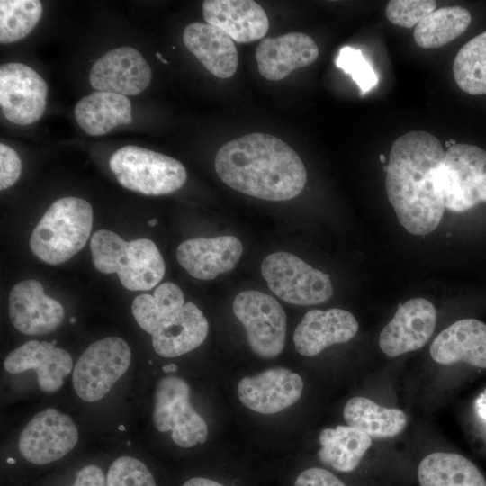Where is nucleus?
Listing matches in <instances>:
<instances>
[{"instance_id":"obj_1","label":"nucleus","mask_w":486,"mask_h":486,"mask_svg":"<svg viewBox=\"0 0 486 486\" xmlns=\"http://www.w3.org/2000/svg\"><path fill=\"white\" fill-rule=\"evenodd\" d=\"M445 151L439 140L422 130H412L392 145L385 187L400 223L412 235L435 230L445 205L433 181Z\"/></svg>"},{"instance_id":"obj_2","label":"nucleus","mask_w":486,"mask_h":486,"mask_svg":"<svg viewBox=\"0 0 486 486\" xmlns=\"http://www.w3.org/2000/svg\"><path fill=\"white\" fill-rule=\"evenodd\" d=\"M215 170L220 180L242 194L267 201L299 195L307 182L299 155L282 140L250 133L224 144L217 152Z\"/></svg>"},{"instance_id":"obj_3","label":"nucleus","mask_w":486,"mask_h":486,"mask_svg":"<svg viewBox=\"0 0 486 486\" xmlns=\"http://www.w3.org/2000/svg\"><path fill=\"white\" fill-rule=\"evenodd\" d=\"M90 249L94 267L104 274H117L128 290H150L165 274L163 256L150 239L125 241L111 230H100L92 235Z\"/></svg>"},{"instance_id":"obj_4","label":"nucleus","mask_w":486,"mask_h":486,"mask_svg":"<svg viewBox=\"0 0 486 486\" xmlns=\"http://www.w3.org/2000/svg\"><path fill=\"white\" fill-rule=\"evenodd\" d=\"M92 225L93 209L87 201L78 197L58 199L32 230L31 250L49 265L62 264L86 244Z\"/></svg>"},{"instance_id":"obj_5","label":"nucleus","mask_w":486,"mask_h":486,"mask_svg":"<svg viewBox=\"0 0 486 486\" xmlns=\"http://www.w3.org/2000/svg\"><path fill=\"white\" fill-rule=\"evenodd\" d=\"M445 208L462 212L486 202V151L470 144L448 148L433 175Z\"/></svg>"},{"instance_id":"obj_6","label":"nucleus","mask_w":486,"mask_h":486,"mask_svg":"<svg viewBox=\"0 0 486 486\" xmlns=\"http://www.w3.org/2000/svg\"><path fill=\"white\" fill-rule=\"evenodd\" d=\"M109 166L122 186L144 195L172 194L186 181V170L181 162L134 145L112 153Z\"/></svg>"},{"instance_id":"obj_7","label":"nucleus","mask_w":486,"mask_h":486,"mask_svg":"<svg viewBox=\"0 0 486 486\" xmlns=\"http://www.w3.org/2000/svg\"><path fill=\"white\" fill-rule=\"evenodd\" d=\"M261 273L269 289L291 304H320L333 293L327 274L288 252L278 251L267 256L262 262Z\"/></svg>"},{"instance_id":"obj_8","label":"nucleus","mask_w":486,"mask_h":486,"mask_svg":"<svg viewBox=\"0 0 486 486\" xmlns=\"http://www.w3.org/2000/svg\"><path fill=\"white\" fill-rule=\"evenodd\" d=\"M130 358V348L121 338L107 337L92 343L74 366L75 392L86 402L101 400L126 373Z\"/></svg>"},{"instance_id":"obj_9","label":"nucleus","mask_w":486,"mask_h":486,"mask_svg":"<svg viewBox=\"0 0 486 486\" xmlns=\"http://www.w3.org/2000/svg\"><path fill=\"white\" fill-rule=\"evenodd\" d=\"M153 422L158 431H171L181 447L203 444L208 436L206 421L191 404L190 386L178 376H166L157 383Z\"/></svg>"},{"instance_id":"obj_10","label":"nucleus","mask_w":486,"mask_h":486,"mask_svg":"<svg viewBox=\"0 0 486 486\" xmlns=\"http://www.w3.org/2000/svg\"><path fill=\"white\" fill-rule=\"evenodd\" d=\"M233 312L246 329L251 350L260 357L273 358L284 350L286 314L271 295L243 291L233 301Z\"/></svg>"},{"instance_id":"obj_11","label":"nucleus","mask_w":486,"mask_h":486,"mask_svg":"<svg viewBox=\"0 0 486 486\" xmlns=\"http://www.w3.org/2000/svg\"><path fill=\"white\" fill-rule=\"evenodd\" d=\"M78 431L73 419L56 409L37 413L22 431L18 447L34 464H47L68 454L76 445Z\"/></svg>"},{"instance_id":"obj_12","label":"nucleus","mask_w":486,"mask_h":486,"mask_svg":"<svg viewBox=\"0 0 486 486\" xmlns=\"http://www.w3.org/2000/svg\"><path fill=\"white\" fill-rule=\"evenodd\" d=\"M48 86L34 69L19 62L0 67V107L11 122L29 125L39 121L46 108Z\"/></svg>"},{"instance_id":"obj_13","label":"nucleus","mask_w":486,"mask_h":486,"mask_svg":"<svg viewBox=\"0 0 486 486\" xmlns=\"http://www.w3.org/2000/svg\"><path fill=\"white\" fill-rule=\"evenodd\" d=\"M436 310L427 299L414 298L400 304L392 320L379 336L382 351L391 357L421 348L431 338Z\"/></svg>"},{"instance_id":"obj_14","label":"nucleus","mask_w":486,"mask_h":486,"mask_svg":"<svg viewBox=\"0 0 486 486\" xmlns=\"http://www.w3.org/2000/svg\"><path fill=\"white\" fill-rule=\"evenodd\" d=\"M151 76V68L140 52L131 47H121L106 52L94 63L89 80L97 91L130 96L143 92Z\"/></svg>"},{"instance_id":"obj_15","label":"nucleus","mask_w":486,"mask_h":486,"mask_svg":"<svg viewBox=\"0 0 486 486\" xmlns=\"http://www.w3.org/2000/svg\"><path fill=\"white\" fill-rule=\"evenodd\" d=\"M303 389L302 377L284 367L267 369L242 378L238 396L248 409L261 414H274L294 404Z\"/></svg>"},{"instance_id":"obj_16","label":"nucleus","mask_w":486,"mask_h":486,"mask_svg":"<svg viewBox=\"0 0 486 486\" xmlns=\"http://www.w3.org/2000/svg\"><path fill=\"white\" fill-rule=\"evenodd\" d=\"M9 318L13 326L25 335H45L54 331L64 320L63 306L44 292L34 279L21 281L9 293Z\"/></svg>"},{"instance_id":"obj_17","label":"nucleus","mask_w":486,"mask_h":486,"mask_svg":"<svg viewBox=\"0 0 486 486\" xmlns=\"http://www.w3.org/2000/svg\"><path fill=\"white\" fill-rule=\"evenodd\" d=\"M56 343L30 340L8 354L4 367L14 374L33 369L41 391L57 392L71 373L73 359L68 351L56 347Z\"/></svg>"},{"instance_id":"obj_18","label":"nucleus","mask_w":486,"mask_h":486,"mask_svg":"<svg viewBox=\"0 0 486 486\" xmlns=\"http://www.w3.org/2000/svg\"><path fill=\"white\" fill-rule=\"evenodd\" d=\"M242 252V244L234 236L200 237L182 242L176 258L190 275L207 281L232 270Z\"/></svg>"},{"instance_id":"obj_19","label":"nucleus","mask_w":486,"mask_h":486,"mask_svg":"<svg viewBox=\"0 0 486 486\" xmlns=\"http://www.w3.org/2000/svg\"><path fill=\"white\" fill-rule=\"evenodd\" d=\"M358 328L356 319L348 310L339 308L310 310L294 330V346L299 354L314 356L329 346L351 340Z\"/></svg>"},{"instance_id":"obj_20","label":"nucleus","mask_w":486,"mask_h":486,"mask_svg":"<svg viewBox=\"0 0 486 486\" xmlns=\"http://www.w3.org/2000/svg\"><path fill=\"white\" fill-rule=\"evenodd\" d=\"M318 57L315 40L302 32L265 39L256 50L259 73L273 81L284 79L296 68L312 64Z\"/></svg>"},{"instance_id":"obj_21","label":"nucleus","mask_w":486,"mask_h":486,"mask_svg":"<svg viewBox=\"0 0 486 486\" xmlns=\"http://www.w3.org/2000/svg\"><path fill=\"white\" fill-rule=\"evenodd\" d=\"M202 14L207 23L220 28L238 43L260 40L269 29L265 10L252 0H206Z\"/></svg>"},{"instance_id":"obj_22","label":"nucleus","mask_w":486,"mask_h":486,"mask_svg":"<svg viewBox=\"0 0 486 486\" xmlns=\"http://www.w3.org/2000/svg\"><path fill=\"white\" fill-rule=\"evenodd\" d=\"M430 355L442 364L464 362L486 368V325L475 319L455 321L433 340Z\"/></svg>"},{"instance_id":"obj_23","label":"nucleus","mask_w":486,"mask_h":486,"mask_svg":"<svg viewBox=\"0 0 486 486\" xmlns=\"http://www.w3.org/2000/svg\"><path fill=\"white\" fill-rule=\"evenodd\" d=\"M183 41L213 76L229 78L236 73L237 48L233 40L220 28L207 22L190 23L184 30Z\"/></svg>"},{"instance_id":"obj_24","label":"nucleus","mask_w":486,"mask_h":486,"mask_svg":"<svg viewBox=\"0 0 486 486\" xmlns=\"http://www.w3.org/2000/svg\"><path fill=\"white\" fill-rule=\"evenodd\" d=\"M208 331L206 317L189 302L173 321L159 327L151 335L153 348L160 356L176 357L201 346Z\"/></svg>"},{"instance_id":"obj_25","label":"nucleus","mask_w":486,"mask_h":486,"mask_svg":"<svg viewBox=\"0 0 486 486\" xmlns=\"http://www.w3.org/2000/svg\"><path fill=\"white\" fill-rule=\"evenodd\" d=\"M75 117L86 133L101 136L116 126L131 122V104L125 95L95 91L77 102Z\"/></svg>"},{"instance_id":"obj_26","label":"nucleus","mask_w":486,"mask_h":486,"mask_svg":"<svg viewBox=\"0 0 486 486\" xmlns=\"http://www.w3.org/2000/svg\"><path fill=\"white\" fill-rule=\"evenodd\" d=\"M319 441L320 462L344 472L355 470L372 445L368 435L350 426L325 428L320 432Z\"/></svg>"},{"instance_id":"obj_27","label":"nucleus","mask_w":486,"mask_h":486,"mask_svg":"<svg viewBox=\"0 0 486 486\" xmlns=\"http://www.w3.org/2000/svg\"><path fill=\"white\" fill-rule=\"evenodd\" d=\"M348 426L371 438H388L401 433L407 426V416L400 409L385 408L365 397H353L343 411Z\"/></svg>"},{"instance_id":"obj_28","label":"nucleus","mask_w":486,"mask_h":486,"mask_svg":"<svg viewBox=\"0 0 486 486\" xmlns=\"http://www.w3.org/2000/svg\"><path fill=\"white\" fill-rule=\"evenodd\" d=\"M420 486H486L480 470L464 456L454 453L436 452L419 464Z\"/></svg>"},{"instance_id":"obj_29","label":"nucleus","mask_w":486,"mask_h":486,"mask_svg":"<svg viewBox=\"0 0 486 486\" xmlns=\"http://www.w3.org/2000/svg\"><path fill=\"white\" fill-rule=\"evenodd\" d=\"M184 305V297L178 285L163 283L153 295L142 293L132 302V315L139 326L152 335L159 327L173 321Z\"/></svg>"},{"instance_id":"obj_30","label":"nucleus","mask_w":486,"mask_h":486,"mask_svg":"<svg viewBox=\"0 0 486 486\" xmlns=\"http://www.w3.org/2000/svg\"><path fill=\"white\" fill-rule=\"evenodd\" d=\"M471 20L470 12L459 5L436 9L415 26V42L423 49L443 47L462 35Z\"/></svg>"},{"instance_id":"obj_31","label":"nucleus","mask_w":486,"mask_h":486,"mask_svg":"<svg viewBox=\"0 0 486 486\" xmlns=\"http://www.w3.org/2000/svg\"><path fill=\"white\" fill-rule=\"evenodd\" d=\"M454 78L465 93L486 94V31L470 40L456 54Z\"/></svg>"},{"instance_id":"obj_32","label":"nucleus","mask_w":486,"mask_h":486,"mask_svg":"<svg viewBox=\"0 0 486 486\" xmlns=\"http://www.w3.org/2000/svg\"><path fill=\"white\" fill-rule=\"evenodd\" d=\"M41 14L42 5L38 0H1L0 42L13 43L26 37Z\"/></svg>"},{"instance_id":"obj_33","label":"nucleus","mask_w":486,"mask_h":486,"mask_svg":"<svg viewBox=\"0 0 486 486\" xmlns=\"http://www.w3.org/2000/svg\"><path fill=\"white\" fill-rule=\"evenodd\" d=\"M106 486H156V482L143 462L131 456H121L108 470Z\"/></svg>"},{"instance_id":"obj_34","label":"nucleus","mask_w":486,"mask_h":486,"mask_svg":"<svg viewBox=\"0 0 486 486\" xmlns=\"http://www.w3.org/2000/svg\"><path fill=\"white\" fill-rule=\"evenodd\" d=\"M336 66L351 76L364 95L378 83V76L361 50L353 47H342L336 58Z\"/></svg>"},{"instance_id":"obj_35","label":"nucleus","mask_w":486,"mask_h":486,"mask_svg":"<svg viewBox=\"0 0 486 486\" xmlns=\"http://www.w3.org/2000/svg\"><path fill=\"white\" fill-rule=\"evenodd\" d=\"M436 8L434 0H392L388 2L385 13L392 23L411 28Z\"/></svg>"},{"instance_id":"obj_36","label":"nucleus","mask_w":486,"mask_h":486,"mask_svg":"<svg viewBox=\"0 0 486 486\" xmlns=\"http://www.w3.org/2000/svg\"><path fill=\"white\" fill-rule=\"evenodd\" d=\"M22 172V162L16 151L6 144H0V189L14 185Z\"/></svg>"},{"instance_id":"obj_37","label":"nucleus","mask_w":486,"mask_h":486,"mask_svg":"<svg viewBox=\"0 0 486 486\" xmlns=\"http://www.w3.org/2000/svg\"><path fill=\"white\" fill-rule=\"evenodd\" d=\"M294 486H346L336 475L323 468L311 467L301 472Z\"/></svg>"},{"instance_id":"obj_38","label":"nucleus","mask_w":486,"mask_h":486,"mask_svg":"<svg viewBox=\"0 0 486 486\" xmlns=\"http://www.w3.org/2000/svg\"><path fill=\"white\" fill-rule=\"evenodd\" d=\"M73 486H106V479L99 466L86 465L77 472Z\"/></svg>"},{"instance_id":"obj_39","label":"nucleus","mask_w":486,"mask_h":486,"mask_svg":"<svg viewBox=\"0 0 486 486\" xmlns=\"http://www.w3.org/2000/svg\"><path fill=\"white\" fill-rule=\"evenodd\" d=\"M475 412L486 427V390L475 400Z\"/></svg>"},{"instance_id":"obj_40","label":"nucleus","mask_w":486,"mask_h":486,"mask_svg":"<svg viewBox=\"0 0 486 486\" xmlns=\"http://www.w3.org/2000/svg\"><path fill=\"white\" fill-rule=\"evenodd\" d=\"M183 486H224L221 483L203 477H194L187 480Z\"/></svg>"},{"instance_id":"obj_41","label":"nucleus","mask_w":486,"mask_h":486,"mask_svg":"<svg viewBox=\"0 0 486 486\" xmlns=\"http://www.w3.org/2000/svg\"><path fill=\"white\" fill-rule=\"evenodd\" d=\"M162 370H163V372H165L166 374L174 373V372H176L177 365L175 364H166L162 367Z\"/></svg>"},{"instance_id":"obj_42","label":"nucleus","mask_w":486,"mask_h":486,"mask_svg":"<svg viewBox=\"0 0 486 486\" xmlns=\"http://www.w3.org/2000/svg\"><path fill=\"white\" fill-rule=\"evenodd\" d=\"M158 220L157 219H152V220H148V224L150 227H155L158 224Z\"/></svg>"},{"instance_id":"obj_43","label":"nucleus","mask_w":486,"mask_h":486,"mask_svg":"<svg viewBox=\"0 0 486 486\" xmlns=\"http://www.w3.org/2000/svg\"><path fill=\"white\" fill-rule=\"evenodd\" d=\"M156 56L164 63V64H167L168 62L161 56V54L159 52H157L156 53Z\"/></svg>"},{"instance_id":"obj_44","label":"nucleus","mask_w":486,"mask_h":486,"mask_svg":"<svg viewBox=\"0 0 486 486\" xmlns=\"http://www.w3.org/2000/svg\"><path fill=\"white\" fill-rule=\"evenodd\" d=\"M454 144H456L455 141L454 140H450L446 141V146L447 148H450L451 146H453Z\"/></svg>"},{"instance_id":"obj_45","label":"nucleus","mask_w":486,"mask_h":486,"mask_svg":"<svg viewBox=\"0 0 486 486\" xmlns=\"http://www.w3.org/2000/svg\"><path fill=\"white\" fill-rule=\"evenodd\" d=\"M380 159H381V162H382V163H384L385 160H386L384 155H382V154L380 155Z\"/></svg>"},{"instance_id":"obj_46","label":"nucleus","mask_w":486,"mask_h":486,"mask_svg":"<svg viewBox=\"0 0 486 486\" xmlns=\"http://www.w3.org/2000/svg\"><path fill=\"white\" fill-rule=\"evenodd\" d=\"M7 463H9V464H14L15 461H14L13 458H8V459H7Z\"/></svg>"},{"instance_id":"obj_47","label":"nucleus","mask_w":486,"mask_h":486,"mask_svg":"<svg viewBox=\"0 0 486 486\" xmlns=\"http://www.w3.org/2000/svg\"><path fill=\"white\" fill-rule=\"evenodd\" d=\"M76 320V319L75 317H72V318L70 319V322H71L72 324L75 323Z\"/></svg>"},{"instance_id":"obj_48","label":"nucleus","mask_w":486,"mask_h":486,"mask_svg":"<svg viewBox=\"0 0 486 486\" xmlns=\"http://www.w3.org/2000/svg\"><path fill=\"white\" fill-rule=\"evenodd\" d=\"M119 428H120V429H123L124 427H123V426H120Z\"/></svg>"}]
</instances>
